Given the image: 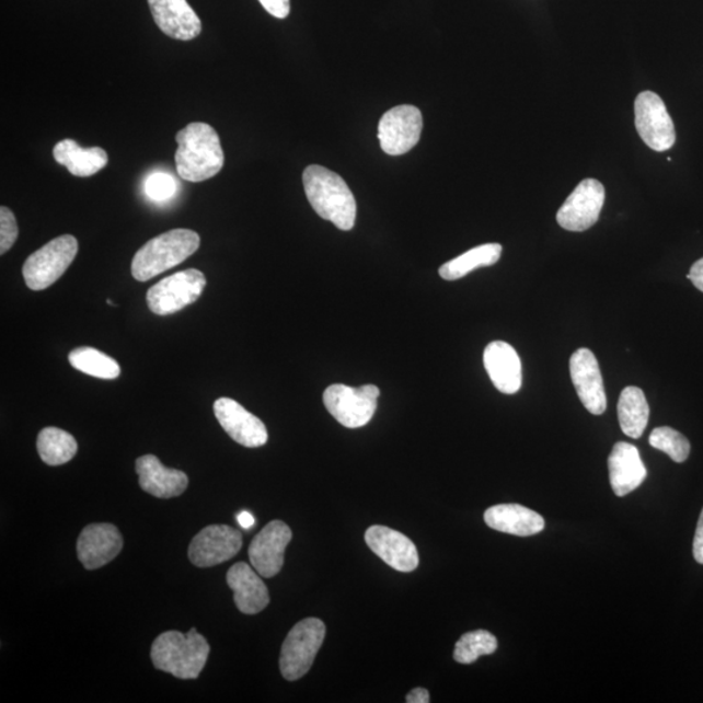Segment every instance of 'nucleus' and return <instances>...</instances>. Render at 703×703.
<instances>
[{"mask_svg": "<svg viewBox=\"0 0 703 703\" xmlns=\"http://www.w3.org/2000/svg\"><path fill=\"white\" fill-rule=\"evenodd\" d=\"M175 163L178 176L201 183L219 174L224 165V151L217 130L209 124H188L176 135Z\"/></svg>", "mask_w": 703, "mask_h": 703, "instance_id": "obj_1", "label": "nucleus"}, {"mask_svg": "<svg viewBox=\"0 0 703 703\" xmlns=\"http://www.w3.org/2000/svg\"><path fill=\"white\" fill-rule=\"evenodd\" d=\"M302 183L310 205L321 218L330 220L342 231L354 229L356 199L341 175L322 165L312 164L306 169Z\"/></svg>", "mask_w": 703, "mask_h": 703, "instance_id": "obj_2", "label": "nucleus"}, {"mask_svg": "<svg viewBox=\"0 0 703 703\" xmlns=\"http://www.w3.org/2000/svg\"><path fill=\"white\" fill-rule=\"evenodd\" d=\"M210 654L208 641L192 629L187 634L164 632L151 646L150 657L157 670L183 680L197 679Z\"/></svg>", "mask_w": 703, "mask_h": 703, "instance_id": "obj_3", "label": "nucleus"}, {"mask_svg": "<svg viewBox=\"0 0 703 703\" xmlns=\"http://www.w3.org/2000/svg\"><path fill=\"white\" fill-rule=\"evenodd\" d=\"M199 234L192 230L177 229L164 232L148 241L132 261L136 280L148 281L183 262L198 251Z\"/></svg>", "mask_w": 703, "mask_h": 703, "instance_id": "obj_4", "label": "nucleus"}, {"mask_svg": "<svg viewBox=\"0 0 703 703\" xmlns=\"http://www.w3.org/2000/svg\"><path fill=\"white\" fill-rule=\"evenodd\" d=\"M325 636L326 625L320 619L308 618L296 624L281 646L279 665L283 678L288 681L304 678Z\"/></svg>", "mask_w": 703, "mask_h": 703, "instance_id": "obj_5", "label": "nucleus"}, {"mask_svg": "<svg viewBox=\"0 0 703 703\" xmlns=\"http://www.w3.org/2000/svg\"><path fill=\"white\" fill-rule=\"evenodd\" d=\"M79 243L72 234H64L27 257L23 267L25 285L32 291H44L54 285L78 256Z\"/></svg>", "mask_w": 703, "mask_h": 703, "instance_id": "obj_6", "label": "nucleus"}, {"mask_svg": "<svg viewBox=\"0 0 703 703\" xmlns=\"http://www.w3.org/2000/svg\"><path fill=\"white\" fill-rule=\"evenodd\" d=\"M379 395L381 391L374 384L358 389L346 384H333L323 394V403L337 423L348 429H358L368 425L374 417Z\"/></svg>", "mask_w": 703, "mask_h": 703, "instance_id": "obj_7", "label": "nucleus"}, {"mask_svg": "<svg viewBox=\"0 0 703 703\" xmlns=\"http://www.w3.org/2000/svg\"><path fill=\"white\" fill-rule=\"evenodd\" d=\"M206 287V278L196 268L178 272L157 283L148 292V306L158 315H170L195 304Z\"/></svg>", "mask_w": 703, "mask_h": 703, "instance_id": "obj_8", "label": "nucleus"}, {"mask_svg": "<svg viewBox=\"0 0 703 703\" xmlns=\"http://www.w3.org/2000/svg\"><path fill=\"white\" fill-rule=\"evenodd\" d=\"M637 132L643 141L653 150H670L677 141V130L667 112L665 102L654 92H643L634 102Z\"/></svg>", "mask_w": 703, "mask_h": 703, "instance_id": "obj_9", "label": "nucleus"}, {"mask_svg": "<svg viewBox=\"0 0 703 703\" xmlns=\"http://www.w3.org/2000/svg\"><path fill=\"white\" fill-rule=\"evenodd\" d=\"M423 127V114L417 107L403 105L391 108L379 120V143L385 154H406L418 143Z\"/></svg>", "mask_w": 703, "mask_h": 703, "instance_id": "obj_10", "label": "nucleus"}, {"mask_svg": "<svg viewBox=\"0 0 703 703\" xmlns=\"http://www.w3.org/2000/svg\"><path fill=\"white\" fill-rule=\"evenodd\" d=\"M604 187L595 178H585L571 193L556 214L557 223L562 229L574 232L589 230L598 222L604 205Z\"/></svg>", "mask_w": 703, "mask_h": 703, "instance_id": "obj_11", "label": "nucleus"}, {"mask_svg": "<svg viewBox=\"0 0 703 703\" xmlns=\"http://www.w3.org/2000/svg\"><path fill=\"white\" fill-rule=\"evenodd\" d=\"M243 546V535L229 526H209L192 540L189 560L196 567L209 568L231 561Z\"/></svg>", "mask_w": 703, "mask_h": 703, "instance_id": "obj_12", "label": "nucleus"}, {"mask_svg": "<svg viewBox=\"0 0 703 703\" xmlns=\"http://www.w3.org/2000/svg\"><path fill=\"white\" fill-rule=\"evenodd\" d=\"M569 370L578 397L591 415L601 416L608 408V397L597 357L590 349H577L571 357Z\"/></svg>", "mask_w": 703, "mask_h": 703, "instance_id": "obj_13", "label": "nucleus"}, {"mask_svg": "<svg viewBox=\"0 0 703 703\" xmlns=\"http://www.w3.org/2000/svg\"><path fill=\"white\" fill-rule=\"evenodd\" d=\"M292 540L291 529L280 520L268 522L261 532L254 537L250 546L252 567L262 577L277 576L285 564L286 549Z\"/></svg>", "mask_w": 703, "mask_h": 703, "instance_id": "obj_14", "label": "nucleus"}, {"mask_svg": "<svg viewBox=\"0 0 703 703\" xmlns=\"http://www.w3.org/2000/svg\"><path fill=\"white\" fill-rule=\"evenodd\" d=\"M214 413L220 426L234 442L247 448H257L267 443L268 434L265 424L234 400L218 399L214 403Z\"/></svg>", "mask_w": 703, "mask_h": 703, "instance_id": "obj_15", "label": "nucleus"}, {"mask_svg": "<svg viewBox=\"0 0 703 703\" xmlns=\"http://www.w3.org/2000/svg\"><path fill=\"white\" fill-rule=\"evenodd\" d=\"M365 541L377 556L399 572L408 574L418 567L419 557L415 543L394 529L370 527L365 533Z\"/></svg>", "mask_w": 703, "mask_h": 703, "instance_id": "obj_16", "label": "nucleus"}, {"mask_svg": "<svg viewBox=\"0 0 703 703\" xmlns=\"http://www.w3.org/2000/svg\"><path fill=\"white\" fill-rule=\"evenodd\" d=\"M123 549V537L113 523H91L78 540L79 561L89 571L99 569L115 560Z\"/></svg>", "mask_w": 703, "mask_h": 703, "instance_id": "obj_17", "label": "nucleus"}, {"mask_svg": "<svg viewBox=\"0 0 703 703\" xmlns=\"http://www.w3.org/2000/svg\"><path fill=\"white\" fill-rule=\"evenodd\" d=\"M148 3L155 24L165 36L192 41L201 34V20L187 0H148Z\"/></svg>", "mask_w": 703, "mask_h": 703, "instance_id": "obj_18", "label": "nucleus"}, {"mask_svg": "<svg viewBox=\"0 0 703 703\" xmlns=\"http://www.w3.org/2000/svg\"><path fill=\"white\" fill-rule=\"evenodd\" d=\"M136 472L142 491L160 499L176 498L187 491L189 484L187 474L165 468L154 454L137 459Z\"/></svg>", "mask_w": 703, "mask_h": 703, "instance_id": "obj_19", "label": "nucleus"}, {"mask_svg": "<svg viewBox=\"0 0 703 703\" xmlns=\"http://www.w3.org/2000/svg\"><path fill=\"white\" fill-rule=\"evenodd\" d=\"M484 364L493 384L503 394L514 395L520 391L521 360L511 344L500 341L488 344L484 352Z\"/></svg>", "mask_w": 703, "mask_h": 703, "instance_id": "obj_20", "label": "nucleus"}, {"mask_svg": "<svg viewBox=\"0 0 703 703\" xmlns=\"http://www.w3.org/2000/svg\"><path fill=\"white\" fill-rule=\"evenodd\" d=\"M227 584L233 591L234 604L245 615H256L270 603L267 586L250 564H233L227 574Z\"/></svg>", "mask_w": 703, "mask_h": 703, "instance_id": "obj_21", "label": "nucleus"}, {"mask_svg": "<svg viewBox=\"0 0 703 703\" xmlns=\"http://www.w3.org/2000/svg\"><path fill=\"white\" fill-rule=\"evenodd\" d=\"M609 472L612 491L618 496L636 491L647 474L637 447L625 442L613 446L609 458Z\"/></svg>", "mask_w": 703, "mask_h": 703, "instance_id": "obj_22", "label": "nucleus"}, {"mask_svg": "<svg viewBox=\"0 0 703 703\" xmlns=\"http://www.w3.org/2000/svg\"><path fill=\"white\" fill-rule=\"evenodd\" d=\"M485 522L496 532L529 537L544 529L543 517L520 505H498L487 509Z\"/></svg>", "mask_w": 703, "mask_h": 703, "instance_id": "obj_23", "label": "nucleus"}, {"mask_svg": "<svg viewBox=\"0 0 703 703\" xmlns=\"http://www.w3.org/2000/svg\"><path fill=\"white\" fill-rule=\"evenodd\" d=\"M54 158L59 164L71 172L73 176L89 177L105 169L108 155L105 149L81 148L74 140H64L55 145Z\"/></svg>", "mask_w": 703, "mask_h": 703, "instance_id": "obj_24", "label": "nucleus"}, {"mask_svg": "<svg viewBox=\"0 0 703 703\" xmlns=\"http://www.w3.org/2000/svg\"><path fill=\"white\" fill-rule=\"evenodd\" d=\"M649 416L650 408L644 391L634 385L625 388L618 403L619 423L625 436L641 438L649 423Z\"/></svg>", "mask_w": 703, "mask_h": 703, "instance_id": "obj_25", "label": "nucleus"}, {"mask_svg": "<svg viewBox=\"0 0 703 703\" xmlns=\"http://www.w3.org/2000/svg\"><path fill=\"white\" fill-rule=\"evenodd\" d=\"M500 244H484L473 247L461 256L447 262L439 268V275L446 280H458L479 267L493 266L500 260Z\"/></svg>", "mask_w": 703, "mask_h": 703, "instance_id": "obj_26", "label": "nucleus"}, {"mask_svg": "<svg viewBox=\"0 0 703 703\" xmlns=\"http://www.w3.org/2000/svg\"><path fill=\"white\" fill-rule=\"evenodd\" d=\"M37 450L45 464L58 466L71 461L78 453L79 446L70 433L58 427H45L38 434Z\"/></svg>", "mask_w": 703, "mask_h": 703, "instance_id": "obj_27", "label": "nucleus"}, {"mask_svg": "<svg viewBox=\"0 0 703 703\" xmlns=\"http://www.w3.org/2000/svg\"><path fill=\"white\" fill-rule=\"evenodd\" d=\"M68 360L81 373L101 379H116L120 376V365L113 357L91 347L73 349Z\"/></svg>", "mask_w": 703, "mask_h": 703, "instance_id": "obj_28", "label": "nucleus"}, {"mask_svg": "<svg viewBox=\"0 0 703 703\" xmlns=\"http://www.w3.org/2000/svg\"><path fill=\"white\" fill-rule=\"evenodd\" d=\"M498 649V639L487 631L463 634L454 646L453 658L461 665H471L482 656H491Z\"/></svg>", "mask_w": 703, "mask_h": 703, "instance_id": "obj_29", "label": "nucleus"}, {"mask_svg": "<svg viewBox=\"0 0 703 703\" xmlns=\"http://www.w3.org/2000/svg\"><path fill=\"white\" fill-rule=\"evenodd\" d=\"M649 443L670 457L675 463H684L691 453V443L678 430L672 427L661 426L650 434Z\"/></svg>", "mask_w": 703, "mask_h": 703, "instance_id": "obj_30", "label": "nucleus"}, {"mask_svg": "<svg viewBox=\"0 0 703 703\" xmlns=\"http://www.w3.org/2000/svg\"><path fill=\"white\" fill-rule=\"evenodd\" d=\"M145 192L154 201H165L175 195V178L164 172H155L149 176L147 184H145Z\"/></svg>", "mask_w": 703, "mask_h": 703, "instance_id": "obj_31", "label": "nucleus"}, {"mask_svg": "<svg viewBox=\"0 0 703 703\" xmlns=\"http://www.w3.org/2000/svg\"><path fill=\"white\" fill-rule=\"evenodd\" d=\"M19 237L16 218L13 212L2 206L0 208V254L9 252Z\"/></svg>", "mask_w": 703, "mask_h": 703, "instance_id": "obj_32", "label": "nucleus"}, {"mask_svg": "<svg viewBox=\"0 0 703 703\" xmlns=\"http://www.w3.org/2000/svg\"><path fill=\"white\" fill-rule=\"evenodd\" d=\"M260 3L274 18L286 19L291 12V0H260Z\"/></svg>", "mask_w": 703, "mask_h": 703, "instance_id": "obj_33", "label": "nucleus"}, {"mask_svg": "<svg viewBox=\"0 0 703 703\" xmlns=\"http://www.w3.org/2000/svg\"><path fill=\"white\" fill-rule=\"evenodd\" d=\"M693 555L698 563L703 564V509L700 516L698 529H695Z\"/></svg>", "mask_w": 703, "mask_h": 703, "instance_id": "obj_34", "label": "nucleus"}, {"mask_svg": "<svg viewBox=\"0 0 703 703\" xmlns=\"http://www.w3.org/2000/svg\"><path fill=\"white\" fill-rule=\"evenodd\" d=\"M688 279H691L694 287L703 292V258L695 262L692 266L691 272L688 274Z\"/></svg>", "mask_w": 703, "mask_h": 703, "instance_id": "obj_35", "label": "nucleus"}, {"mask_svg": "<svg viewBox=\"0 0 703 703\" xmlns=\"http://www.w3.org/2000/svg\"><path fill=\"white\" fill-rule=\"evenodd\" d=\"M406 702L408 703H429L430 702V694L429 692L426 691L425 688H416L413 689L406 695Z\"/></svg>", "mask_w": 703, "mask_h": 703, "instance_id": "obj_36", "label": "nucleus"}, {"mask_svg": "<svg viewBox=\"0 0 703 703\" xmlns=\"http://www.w3.org/2000/svg\"><path fill=\"white\" fill-rule=\"evenodd\" d=\"M238 522L241 528L250 530L256 523V519L251 512L243 511L238 515Z\"/></svg>", "mask_w": 703, "mask_h": 703, "instance_id": "obj_37", "label": "nucleus"}]
</instances>
